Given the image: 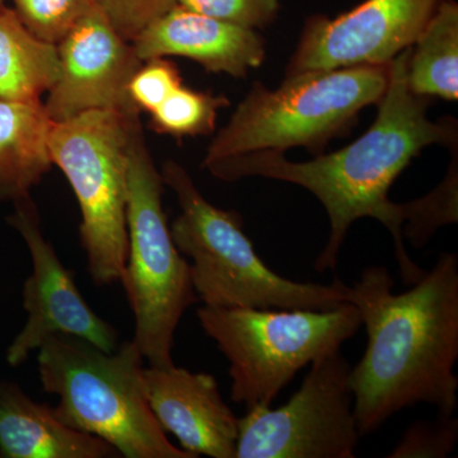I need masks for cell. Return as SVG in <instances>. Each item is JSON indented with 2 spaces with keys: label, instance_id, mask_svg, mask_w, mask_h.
Returning a JSON list of instances; mask_svg holds the SVG:
<instances>
[{
  "label": "cell",
  "instance_id": "1",
  "mask_svg": "<svg viewBox=\"0 0 458 458\" xmlns=\"http://www.w3.org/2000/svg\"><path fill=\"white\" fill-rule=\"evenodd\" d=\"M411 47L390 63V78L379 99L372 126L348 147L309 162L288 161L283 153L261 150L232 157L207 165L216 179L237 181L265 177L294 183L321 201L330 219L327 246L316 259L318 273L336 269L349 228L361 218L381 222L394 238V255L406 285L417 283L427 270L410 259L403 246V204L394 203L388 191L424 148L456 146L457 125L452 119H428V98L409 89L408 60Z\"/></svg>",
  "mask_w": 458,
  "mask_h": 458
},
{
  "label": "cell",
  "instance_id": "2",
  "mask_svg": "<svg viewBox=\"0 0 458 458\" xmlns=\"http://www.w3.org/2000/svg\"><path fill=\"white\" fill-rule=\"evenodd\" d=\"M369 344L351 369L349 386L361 437L379 429L401 410L418 403L454 415L458 377V258L436 265L403 294L385 267H367L348 288Z\"/></svg>",
  "mask_w": 458,
  "mask_h": 458
},
{
  "label": "cell",
  "instance_id": "3",
  "mask_svg": "<svg viewBox=\"0 0 458 458\" xmlns=\"http://www.w3.org/2000/svg\"><path fill=\"white\" fill-rule=\"evenodd\" d=\"M42 387L59 396L66 426L104 439L126 458H198L174 447L148 405L144 358L134 342L105 352L56 334L38 348Z\"/></svg>",
  "mask_w": 458,
  "mask_h": 458
},
{
  "label": "cell",
  "instance_id": "4",
  "mask_svg": "<svg viewBox=\"0 0 458 458\" xmlns=\"http://www.w3.org/2000/svg\"><path fill=\"white\" fill-rule=\"evenodd\" d=\"M161 174L181 208L172 238L192 260V285L205 306L325 311L348 302L349 286L342 280L322 285L274 273L256 254L241 216L210 204L182 165L165 162Z\"/></svg>",
  "mask_w": 458,
  "mask_h": 458
},
{
  "label": "cell",
  "instance_id": "5",
  "mask_svg": "<svg viewBox=\"0 0 458 458\" xmlns=\"http://www.w3.org/2000/svg\"><path fill=\"white\" fill-rule=\"evenodd\" d=\"M390 64L286 74L278 89L256 83L208 148L203 165L232 157L294 147L322 149L351 128L387 89Z\"/></svg>",
  "mask_w": 458,
  "mask_h": 458
},
{
  "label": "cell",
  "instance_id": "6",
  "mask_svg": "<svg viewBox=\"0 0 458 458\" xmlns=\"http://www.w3.org/2000/svg\"><path fill=\"white\" fill-rule=\"evenodd\" d=\"M164 180L148 149L140 117L128 150V258L122 279L134 313V342L149 367L170 369L174 333L183 312L197 302L190 264L168 227Z\"/></svg>",
  "mask_w": 458,
  "mask_h": 458
},
{
  "label": "cell",
  "instance_id": "7",
  "mask_svg": "<svg viewBox=\"0 0 458 458\" xmlns=\"http://www.w3.org/2000/svg\"><path fill=\"white\" fill-rule=\"evenodd\" d=\"M198 318L229 361L232 400L247 409L271 406L303 367L342 348L361 327L349 302L325 311L204 306Z\"/></svg>",
  "mask_w": 458,
  "mask_h": 458
},
{
  "label": "cell",
  "instance_id": "8",
  "mask_svg": "<svg viewBox=\"0 0 458 458\" xmlns=\"http://www.w3.org/2000/svg\"><path fill=\"white\" fill-rule=\"evenodd\" d=\"M140 113L93 110L50 131L53 165L65 174L82 213L81 240L98 285L122 279L128 258V150Z\"/></svg>",
  "mask_w": 458,
  "mask_h": 458
},
{
  "label": "cell",
  "instance_id": "9",
  "mask_svg": "<svg viewBox=\"0 0 458 458\" xmlns=\"http://www.w3.org/2000/svg\"><path fill=\"white\" fill-rule=\"evenodd\" d=\"M292 399L278 409L254 406L238 419L236 458H354L360 429L351 364L337 351L312 361Z\"/></svg>",
  "mask_w": 458,
  "mask_h": 458
},
{
  "label": "cell",
  "instance_id": "10",
  "mask_svg": "<svg viewBox=\"0 0 458 458\" xmlns=\"http://www.w3.org/2000/svg\"><path fill=\"white\" fill-rule=\"evenodd\" d=\"M12 227L25 240L32 259V274L23 285L27 322L7 351L11 366L25 363L47 337L64 334L89 340L105 352L119 348V334L87 304L71 273L41 231L31 195L13 201Z\"/></svg>",
  "mask_w": 458,
  "mask_h": 458
},
{
  "label": "cell",
  "instance_id": "11",
  "mask_svg": "<svg viewBox=\"0 0 458 458\" xmlns=\"http://www.w3.org/2000/svg\"><path fill=\"white\" fill-rule=\"evenodd\" d=\"M442 0H366L336 18L304 27L286 74L385 65L412 47Z\"/></svg>",
  "mask_w": 458,
  "mask_h": 458
},
{
  "label": "cell",
  "instance_id": "12",
  "mask_svg": "<svg viewBox=\"0 0 458 458\" xmlns=\"http://www.w3.org/2000/svg\"><path fill=\"white\" fill-rule=\"evenodd\" d=\"M57 53L59 75L44 102L53 122L93 110L140 113L128 89L141 60L98 5L69 30Z\"/></svg>",
  "mask_w": 458,
  "mask_h": 458
},
{
  "label": "cell",
  "instance_id": "13",
  "mask_svg": "<svg viewBox=\"0 0 458 458\" xmlns=\"http://www.w3.org/2000/svg\"><path fill=\"white\" fill-rule=\"evenodd\" d=\"M148 405L165 432L195 456L236 458L238 419L212 375L170 369H144Z\"/></svg>",
  "mask_w": 458,
  "mask_h": 458
},
{
  "label": "cell",
  "instance_id": "14",
  "mask_svg": "<svg viewBox=\"0 0 458 458\" xmlns=\"http://www.w3.org/2000/svg\"><path fill=\"white\" fill-rule=\"evenodd\" d=\"M143 60L181 56L207 71L246 77L265 59V45L256 30L246 29L174 4L131 41Z\"/></svg>",
  "mask_w": 458,
  "mask_h": 458
},
{
  "label": "cell",
  "instance_id": "15",
  "mask_svg": "<svg viewBox=\"0 0 458 458\" xmlns=\"http://www.w3.org/2000/svg\"><path fill=\"white\" fill-rule=\"evenodd\" d=\"M0 456L108 458L120 454L104 439L66 426L54 409L30 399L18 386L0 382Z\"/></svg>",
  "mask_w": 458,
  "mask_h": 458
},
{
  "label": "cell",
  "instance_id": "16",
  "mask_svg": "<svg viewBox=\"0 0 458 458\" xmlns=\"http://www.w3.org/2000/svg\"><path fill=\"white\" fill-rule=\"evenodd\" d=\"M44 102L0 99V200L29 197L53 167Z\"/></svg>",
  "mask_w": 458,
  "mask_h": 458
},
{
  "label": "cell",
  "instance_id": "17",
  "mask_svg": "<svg viewBox=\"0 0 458 458\" xmlns=\"http://www.w3.org/2000/svg\"><path fill=\"white\" fill-rule=\"evenodd\" d=\"M57 75V45L30 31L14 9L0 8V99L41 101Z\"/></svg>",
  "mask_w": 458,
  "mask_h": 458
},
{
  "label": "cell",
  "instance_id": "18",
  "mask_svg": "<svg viewBox=\"0 0 458 458\" xmlns=\"http://www.w3.org/2000/svg\"><path fill=\"white\" fill-rule=\"evenodd\" d=\"M408 84L421 98H458V5L442 0L412 44Z\"/></svg>",
  "mask_w": 458,
  "mask_h": 458
},
{
  "label": "cell",
  "instance_id": "19",
  "mask_svg": "<svg viewBox=\"0 0 458 458\" xmlns=\"http://www.w3.org/2000/svg\"><path fill=\"white\" fill-rule=\"evenodd\" d=\"M228 104L225 96L181 86L149 114V126L174 138L212 134L219 110Z\"/></svg>",
  "mask_w": 458,
  "mask_h": 458
},
{
  "label": "cell",
  "instance_id": "20",
  "mask_svg": "<svg viewBox=\"0 0 458 458\" xmlns=\"http://www.w3.org/2000/svg\"><path fill=\"white\" fill-rule=\"evenodd\" d=\"M457 157L445 179L426 197L403 204V237L415 249H423L443 225L458 221Z\"/></svg>",
  "mask_w": 458,
  "mask_h": 458
},
{
  "label": "cell",
  "instance_id": "21",
  "mask_svg": "<svg viewBox=\"0 0 458 458\" xmlns=\"http://www.w3.org/2000/svg\"><path fill=\"white\" fill-rule=\"evenodd\" d=\"M27 29L42 40L59 44L96 0H12Z\"/></svg>",
  "mask_w": 458,
  "mask_h": 458
},
{
  "label": "cell",
  "instance_id": "22",
  "mask_svg": "<svg viewBox=\"0 0 458 458\" xmlns=\"http://www.w3.org/2000/svg\"><path fill=\"white\" fill-rule=\"evenodd\" d=\"M458 441V419L438 415L436 420L415 421L403 432L390 458H445Z\"/></svg>",
  "mask_w": 458,
  "mask_h": 458
},
{
  "label": "cell",
  "instance_id": "23",
  "mask_svg": "<svg viewBox=\"0 0 458 458\" xmlns=\"http://www.w3.org/2000/svg\"><path fill=\"white\" fill-rule=\"evenodd\" d=\"M182 86L179 68L165 59L143 60L129 83V98L140 113L150 114Z\"/></svg>",
  "mask_w": 458,
  "mask_h": 458
},
{
  "label": "cell",
  "instance_id": "24",
  "mask_svg": "<svg viewBox=\"0 0 458 458\" xmlns=\"http://www.w3.org/2000/svg\"><path fill=\"white\" fill-rule=\"evenodd\" d=\"M182 7L246 29L258 30L273 22L279 0H177Z\"/></svg>",
  "mask_w": 458,
  "mask_h": 458
},
{
  "label": "cell",
  "instance_id": "25",
  "mask_svg": "<svg viewBox=\"0 0 458 458\" xmlns=\"http://www.w3.org/2000/svg\"><path fill=\"white\" fill-rule=\"evenodd\" d=\"M96 4L114 30L131 42L153 21L177 4V0H96Z\"/></svg>",
  "mask_w": 458,
  "mask_h": 458
},
{
  "label": "cell",
  "instance_id": "26",
  "mask_svg": "<svg viewBox=\"0 0 458 458\" xmlns=\"http://www.w3.org/2000/svg\"><path fill=\"white\" fill-rule=\"evenodd\" d=\"M4 0H0V8L4 7Z\"/></svg>",
  "mask_w": 458,
  "mask_h": 458
}]
</instances>
